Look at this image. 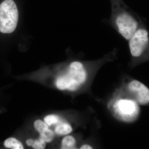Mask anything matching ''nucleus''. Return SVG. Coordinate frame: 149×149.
Wrapping results in <instances>:
<instances>
[{"mask_svg": "<svg viewBox=\"0 0 149 149\" xmlns=\"http://www.w3.org/2000/svg\"><path fill=\"white\" fill-rule=\"evenodd\" d=\"M117 49L104 55L101 58L84 63L80 61L71 62L64 72L56 80V88L62 91L75 92L93 82L100 69L104 65L117 58Z\"/></svg>", "mask_w": 149, "mask_h": 149, "instance_id": "nucleus-1", "label": "nucleus"}, {"mask_svg": "<svg viewBox=\"0 0 149 149\" xmlns=\"http://www.w3.org/2000/svg\"><path fill=\"white\" fill-rule=\"evenodd\" d=\"M110 1L111 13L109 24L121 37L128 41L143 24V21L123 0Z\"/></svg>", "mask_w": 149, "mask_h": 149, "instance_id": "nucleus-2", "label": "nucleus"}, {"mask_svg": "<svg viewBox=\"0 0 149 149\" xmlns=\"http://www.w3.org/2000/svg\"><path fill=\"white\" fill-rule=\"evenodd\" d=\"M139 105L134 100L116 90L108 104V108L116 118L123 122L135 121L139 114Z\"/></svg>", "mask_w": 149, "mask_h": 149, "instance_id": "nucleus-3", "label": "nucleus"}, {"mask_svg": "<svg viewBox=\"0 0 149 149\" xmlns=\"http://www.w3.org/2000/svg\"><path fill=\"white\" fill-rule=\"evenodd\" d=\"M128 41L130 67L149 60V31L144 23Z\"/></svg>", "mask_w": 149, "mask_h": 149, "instance_id": "nucleus-4", "label": "nucleus"}, {"mask_svg": "<svg viewBox=\"0 0 149 149\" xmlns=\"http://www.w3.org/2000/svg\"><path fill=\"white\" fill-rule=\"evenodd\" d=\"M117 90L133 99L139 105L149 104V88L139 80L125 77Z\"/></svg>", "mask_w": 149, "mask_h": 149, "instance_id": "nucleus-5", "label": "nucleus"}, {"mask_svg": "<svg viewBox=\"0 0 149 149\" xmlns=\"http://www.w3.org/2000/svg\"><path fill=\"white\" fill-rule=\"evenodd\" d=\"M18 20V11L13 0H5L0 4V32L12 33L16 29Z\"/></svg>", "mask_w": 149, "mask_h": 149, "instance_id": "nucleus-6", "label": "nucleus"}, {"mask_svg": "<svg viewBox=\"0 0 149 149\" xmlns=\"http://www.w3.org/2000/svg\"><path fill=\"white\" fill-rule=\"evenodd\" d=\"M73 130L72 125L68 121L63 120L56 125L54 128V132L58 136H65L70 134Z\"/></svg>", "mask_w": 149, "mask_h": 149, "instance_id": "nucleus-7", "label": "nucleus"}, {"mask_svg": "<svg viewBox=\"0 0 149 149\" xmlns=\"http://www.w3.org/2000/svg\"><path fill=\"white\" fill-rule=\"evenodd\" d=\"M61 146L63 149L77 148V140L74 136L68 134L65 136L62 139Z\"/></svg>", "mask_w": 149, "mask_h": 149, "instance_id": "nucleus-8", "label": "nucleus"}, {"mask_svg": "<svg viewBox=\"0 0 149 149\" xmlns=\"http://www.w3.org/2000/svg\"><path fill=\"white\" fill-rule=\"evenodd\" d=\"M4 146L6 148L12 149H23L24 147L20 141L14 138H9L4 142Z\"/></svg>", "mask_w": 149, "mask_h": 149, "instance_id": "nucleus-9", "label": "nucleus"}, {"mask_svg": "<svg viewBox=\"0 0 149 149\" xmlns=\"http://www.w3.org/2000/svg\"><path fill=\"white\" fill-rule=\"evenodd\" d=\"M63 119L58 116L54 114H49L46 116L44 118V121L47 123L48 126H52L53 125H57L63 121Z\"/></svg>", "mask_w": 149, "mask_h": 149, "instance_id": "nucleus-10", "label": "nucleus"}, {"mask_svg": "<svg viewBox=\"0 0 149 149\" xmlns=\"http://www.w3.org/2000/svg\"><path fill=\"white\" fill-rule=\"evenodd\" d=\"M54 136L55 132L49 128H48L42 133H40L39 138L45 141L46 143H49L54 140Z\"/></svg>", "mask_w": 149, "mask_h": 149, "instance_id": "nucleus-11", "label": "nucleus"}, {"mask_svg": "<svg viewBox=\"0 0 149 149\" xmlns=\"http://www.w3.org/2000/svg\"><path fill=\"white\" fill-rule=\"evenodd\" d=\"M34 126L35 130L39 133H42L49 128V126L44 121L38 119L35 120L34 123Z\"/></svg>", "mask_w": 149, "mask_h": 149, "instance_id": "nucleus-12", "label": "nucleus"}, {"mask_svg": "<svg viewBox=\"0 0 149 149\" xmlns=\"http://www.w3.org/2000/svg\"><path fill=\"white\" fill-rule=\"evenodd\" d=\"M46 147V142L39 138V139L34 140L31 147L35 149H44Z\"/></svg>", "mask_w": 149, "mask_h": 149, "instance_id": "nucleus-13", "label": "nucleus"}, {"mask_svg": "<svg viewBox=\"0 0 149 149\" xmlns=\"http://www.w3.org/2000/svg\"><path fill=\"white\" fill-rule=\"evenodd\" d=\"M94 148V147L89 144H85L81 145L80 147V149H91Z\"/></svg>", "mask_w": 149, "mask_h": 149, "instance_id": "nucleus-14", "label": "nucleus"}, {"mask_svg": "<svg viewBox=\"0 0 149 149\" xmlns=\"http://www.w3.org/2000/svg\"><path fill=\"white\" fill-rule=\"evenodd\" d=\"M34 139H27L26 141V145H27L28 146L32 147V144L33 143V141H34Z\"/></svg>", "mask_w": 149, "mask_h": 149, "instance_id": "nucleus-15", "label": "nucleus"}]
</instances>
